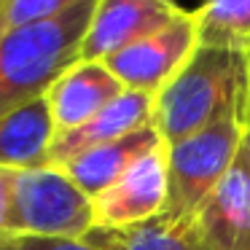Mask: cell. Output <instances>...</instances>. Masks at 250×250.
Segmentation results:
<instances>
[{"label": "cell", "instance_id": "11", "mask_svg": "<svg viewBox=\"0 0 250 250\" xmlns=\"http://www.w3.org/2000/svg\"><path fill=\"white\" fill-rule=\"evenodd\" d=\"M156 126H146L140 132H132L126 137H119L113 143L89 148V151L78 153V156L67 159L65 164H60V169L89 196L94 199L97 194H103L108 186H113L132 164L140 156H146L148 151H153L156 146H162Z\"/></svg>", "mask_w": 250, "mask_h": 250}, {"label": "cell", "instance_id": "13", "mask_svg": "<svg viewBox=\"0 0 250 250\" xmlns=\"http://www.w3.org/2000/svg\"><path fill=\"white\" fill-rule=\"evenodd\" d=\"M86 242L97 250H210L196 223H169L156 215L126 229H92Z\"/></svg>", "mask_w": 250, "mask_h": 250}, {"label": "cell", "instance_id": "16", "mask_svg": "<svg viewBox=\"0 0 250 250\" xmlns=\"http://www.w3.org/2000/svg\"><path fill=\"white\" fill-rule=\"evenodd\" d=\"M0 250H97L86 239L27 237V234H0Z\"/></svg>", "mask_w": 250, "mask_h": 250}, {"label": "cell", "instance_id": "3", "mask_svg": "<svg viewBox=\"0 0 250 250\" xmlns=\"http://www.w3.org/2000/svg\"><path fill=\"white\" fill-rule=\"evenodd\" d=\"M94 229L92 199L54 164L11 169L3 234L83 239Z\"/></svg>", "mask_w": 250, "mask_h": 250}, {"label": "cell", "instance_id": "8", "mask_svg": "<svg viewBox=\"0 0 250 250\" xmlns=\"http://www.w3.org/2000/svg\"><path fill=\"white\" fill-rule=\"evenodd\" d=\"M121 92H126V89L103 62L78 60L46 92V103H49L57 135H65V132H73L81 124H86Z\"/></svg>", "mask_w": 250, "mask_h": 250}, {"label": "cell", "instance_id": "4", "mask_svg": "<svg viewBox=\"0 0 250 250\" xmlns=\"http://www.w3.org/2000/svg\"><path fill=\"white\" fill-rule=\"evenodd\" d=\"M242 126V119L226 116L196 135L167 146V205L162 218L169 223L196 221L205 202L237 162Z\"/></svg>", "mask_w": 250, "mask_h": 250}, {"label": "cell", "instance_id": "1", "mask_svg": "<svg viewBox=\"0 0 250 250\" xmlns=\"http://www.w3.org/2000/svg\"><path fill=\"white\" fill-rule=\"evenodd\" d=\"M248 54L196 46L180 73L153 97V126L164 146L202 132L205 126L248 116Z\"/></svg>", "mask_w": 250, "mask_h": 250}, {"label": "cell", "instance_id": "15", "mask_svg": "<svg viewBox=\"0 0 250 250\" xmlns=\"http://www.w3.org/2000/svg\"><path fill=\"white\" fill-rule=\"evenodd\" d=\"M70 3L73 0H0V30L14 33L51 22L67 11Z\"/></svg>", "mask_w": 250, "mask_h": 250}, {"label": "cell", "instance_id": "12", "mask_svg": "<svg viewBox=\"0 0 250 250\" xmlns=\"http://www.w3.org/2000/svg\"><path fill=\"white\" fill-rule=\"evenodd\" d=\"M57 137L46 97L0 119V169H30L49 164Z\"/></svg>", "mask_w": 250, "mask_h": 250}, {"label": "cell", "instance_id": "5", "mask_svg": "<svg viewBox=\"0 0 250 250\" xmlns=\"http://www.w3.org/2000/svg\"><path fill=\"white\" fill-rule=\"evenodd\" d=\"M196 22L191 11H180L172 22L148 38L116 51L103 62L129 92H140L156 97L169 81L180 73V67L196 51Z\"/></svg>", "mask_w": 250, "mask_h": 250}, {"label": "cell", "instance_id": "19", "mask_svg": "<svg viewBox=\"0 0 250 250\" xmlns=\"http://www.w3.org/2000/svg\"><path fill=\"white\" fill-rule=\"evenodd\" d=\"M248 67H250V54H248ZM248 116H250V76H248ZM245 116V119H248Z\"/></svg>", "mask_w": 250, "mask_h": 250}, {"label": "cell", "instance_id": "14", "mask_svg": "<svg viewBox=\"0 0 250 250\" xmlns=\"http://www.w3.org/2000/svg\"><path fill=\"white\" fill-rule=\"evenodd\" d=\"M191 14L199 46L250 54V0H212Z\"/></svg>", "mask_w": 250, "mask_h": 250}, {"label": "cell", "instance_id": "6", "mask_svg": "<svg viewBox=\"0 0 250 250\" xmlns=\"http://www.w3.org/2000/svg\"><path fill=\"white\" fill-rule=\"evenodd\" d=\"M167 205V146L140 156L113 186L92 199L94 229H126L162 215Z\"/></svg>", "mask_w": 250, "mask_h": 250}, {"label": "cell", "instance_id": "7", "mask_svg": "<svg viewBox=\"0 0 250 250\" xmlns=\"http://www.w3.org/2000/svg\"><path fill=\"white\" fill-rule=\"evenodd\" d=\"M180 11L183 8L167 0H97L78 60L105 62L116 51L162 30Z\"/></svg>", "mask_w": 250, "mask_h": 250}, {"label": "cell", "instance_id": "9", "mask_svg": "<svg viewBox=\"0 0 250 250\" xmlns=\"http://www.w3.org/2000/svg\"><path fill=\"white\" fill-rule=\"evenodd\" d=\"M146 126H153V97L140 92H121L110 105H105L97 116L81 124L78 129L57 135L49 151V164L60 167L67 159L89 151V148L113 143L119 137H126L132 132H140Z\"/></svg>", "mask_w": 250, "mask_h": 250}, {"label": "cell", "instance_id": "18", "mask_svg": "<svg viewBox=\"0 0 250 250\" xmlns=\"http://www.w3.org/2000/svg\"><path fill=\"white\" fill-rule=\"evenodd\" d=\"M8 191H11V169H0V234H3V226H6Z\"/></svg>", "mask_w": 250, "mask_h": 250}, {"label": "cell", "instance_id": "10", "mask_svg": "<svg viewBox=\"0 0 250 250\" xmlns=\"http://www.w3.org/2000/svg\"><path fill=\"white\" fill-rule=\"evenodd\" d=\"M210 250H250V183L234 164L196 215Z\"/></svg>", "mask_w": 250, "mask_h": 250}, {"label": "cell", "instance_id": "17", "mask_svg": "<svg viewBox=\"0 0 250 250\" xmlns=\"http://www.w3.org/2000/svg\"><path fill=\"white\" fill-rule=\"evenodd\" d=\"M237 164L239 169L245 172V178H248L250 183V116L245 119V126H242V140H239V151H237Z\"/></svg>", "mask_w": 250, "mask_h": 250}, {"label": "cell", "instance_id": "20", "mask_svg": "<svg viewBox=\"0 0 250 250\" xmlns=\"http://www.w3.org/2000/svg\"><path fill=\"white\" fill-rule=\"evenodd\" d=\"M0 35H3V30H0Z\"/></svg>", "mask_w": 250, "mask_h": 250}, {"label": "cell", "instance_id": "2", "mask_svg": "<svg viewBox=\"0 0 250 250\" xmlns=\"http://www.w3.org/2000/svg\"><path fill=\"white\" fill-rule=\"evenodd\" d=\"M97 0H73L57 19L0 35V119L46 97L51 83L81 57Z\"/></svg>", "mask_w": 250, "mask_h": 250}]
</instances>
